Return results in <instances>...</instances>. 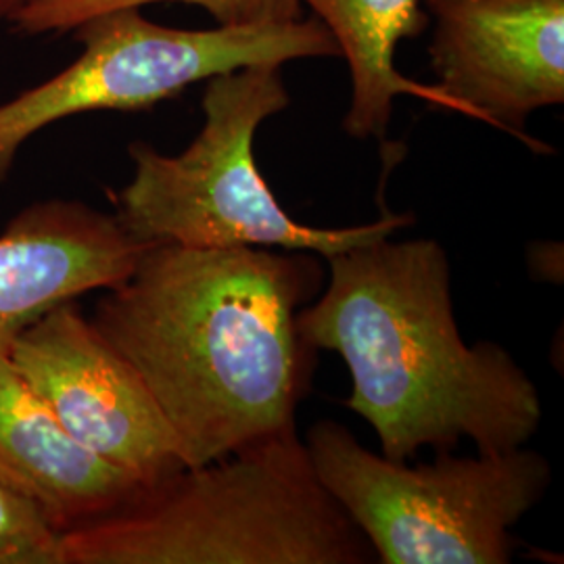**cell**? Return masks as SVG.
<instances>
[{
  "label": "cell",
  "instance_id": "6",
  "mask_svg": "<svg viewBox=\"0 0 564 564\" xmlns=\"http://www.w3.org/2000/svg\"><path fill=\"white\" fill-rule=\"evenodd\" d=\"M72 36L82 44L78 59L0 105V181L25 142L65 118L151 109L197 82L242 67L339 55L333 34L316 18L178 30L147 20L139 7H126L82 21Z\"/></svg>",
  "mask_w": 564,
  "mask_h": 564
},
{
  "label": "cell",
  "instance_id": "11",
  "mask_svg": "<svg viewBox=\"0 0 564 564\" xmlns=\"http://www.w3.org/2000/svg\"><path fill=\"white\" fill-rule=\"evenodd\" d=\"M323 21L347 59L351 102L343 130L354 139L383 141L393 116V99L412 95L452 109L435 84H419L395 69V48L429 25L421 0H303Z\"/></svg>",
  "mask_w": 564,
  "mask_h": 564
},
{
  "label": "cell",
  "instance_id": "13",
  "mask_svg": "<svg viewBox=\"0 0 564 564\" xmlns=\"http://www.w3.org/2000/svg\"><path fill=\"white\" fill-rule=\"evenodd\" d=\"M0 564H65L61 531L41 506L0 481Z\"/></svg>",
  "mask_w": 564,
  "mask_h": 564
},
{
  "label": "cell",
  "instance_id": "4",
  "mask_svg": "<svg viewBox=\"0 0 564 564\" xmlns=\"http://www.w3.org/2000/svg\"><path fill=\"white\" fill-rule=\"evenodd\" d=\"M205 84L203 128L182 153L163 155L147 142L130 144L134 174L116 197V216L137 239L199 249L270 247L330 258L410 224L395 214L347 228L293 220L263 181L253 153L258 128L291 102L281 65L242 67Z\"/></svg>",
  "mask_w": 564,
  "mask_h": 564
},
{
  "label": "cell",
  "instance_id": "7",
  "mask_svg": "<svg viewBox=\"0 0 564 564\" xmlns=\"http://www.w3.org/2000/svg\"><path fill=\"white\" fill-rule=\"evenodd\" d=\"M9 358L76 444L141 487L186 468L178 440L139 372L74 302L23 328Z\"/></svg>",
  "mask_w": 564,
  "mask_h": 564
},
{
  "label": "cell",
  "instance_id": "2",
  "mask_svg": "<svg viewBox=\"0 0 564 564\" xmlns=\"http://www.w3.org/2000/svg\"><path fill=\"white\" fill-rule=\"evenodd\" d=\"M326 260L328 286L297 326L314 349L341 356L345 405L375 429L384 458L449 452L464 437L502 454L538 433L544 410L523 368L498 343H464L440 242L381 237Z\"/></svg>",
  "mask_w": 564,
  "mask_h": 564
},
{
  "label": "cell",
  "instance_id": "14",
  "mask_svg": "<svg viewBox=\"0 0 564 564\" xmlns=\"http://www.w3.org/2000/svg\"><path fill=\"white\" fill-rule=\"evenodd\" d=\"M30 0H0V21H11Z\"/></svg>",
  "mask_w": 564,
  "mask_h": 564
},
{
  "label": "cell",
  "instance_id": "3",
  "mask_svg": "<svg viewBox=\"0 0 564 564\" xmlns=\"http://www.w3.org/2000/svg\"><path fill=\"white\" fill-rule=\"evenodd\" d=\"M61 545L65 564L377 563L295 429L142 487Z\"/></svg>",
  "mask_w": 564,
  "mask_h": 564
},
{
  "label": "cell",
  "instance_id": "8",
  "mask_svg": "<svg viewBox=\"0 0 564 564\" xmlns=\"http://www.w3.org/2000/svg\"><path fill=\"white\" fill-rule=\"evenodd\" d=\"M431 67L452 109L544 151L527 118L564 102V0H423Z\"/></svg>",
  "mask_w": 564,
  "mask_h": 564
},
{
  "label": "cell",
  "instance_id": "1",
  "mask_svg": "<svg viewBox=\"0 0 564 564\" xmlns=\"http://www.w3.org/2000/svg\"><path fill=\"white\" fill-rule=\"evenodd\" d=\"M314 256L158 242L97 303L93 324L139 372L186 468L295 429L316 351L297 326L321 286Z\"/></svg>",
  "mask_w": 564,
  "mask_h": 564
},
{
  "label": "cell",
  "instance_id": "12",
  "mask_svg": "<svg viewBox=\"0 0 564 564\" xmlns=\"http://www.w3.org/2000/svg\"><path fill=\"white\" fill-rule=\"evenodd\" d=\"M155 2L197 4L226 28L297 21L303 4V0H30L9 23L23 36L65 34L93 15Z\"/></svg>",
  "mask_w": 564,
  "mask_h": 564
},
{
  "label": "cell",
  "instance_id": "9",
  "mask_svg": "<svg viewBox=\"0 0 564 564\" xmlns=\"http://www.w3.org/2000/svg\"><path fill=\"white\" fill-rule=\"evenodd\" d=\"M153 245L84 203L28 205L0 235V351L61 303L121 284Z\"/></svg>",
  "mask_w": 564,
  "mask_h": 564
},
{
  "label": "cell",
  "instance_id": "10",
  "mask_svg": "<svg viewBox=\"0 0 564 564\" xmlns=\"http://www.w3.org/2000/svg\"><path fill=\"white\" fill-rule=\"evenodd\" d=\"M0 481L41 506L61 533L142 489L61 429L9 351H0Z\"/></svg>",
  "mask_w": 564,
  "mask_h": 564
},
{
  "label": "cell",
  "instance_id": "5",
  "mask_svg": "<svg viewBox=\"0 0 564 564\" xmlns=\"http://www.w3.org/2000/svg\"><path fill=\"white\" fill-rule=\"evenodd\" d=\"M303 444L381 564L510 563L512 527L552 481L544 456L524 447L468 458L440 452L408 466L366 449L335 421H318Z\"/></svg>",
  "mask_w": 564,
  "mask_h": 564
}]
</instances>
